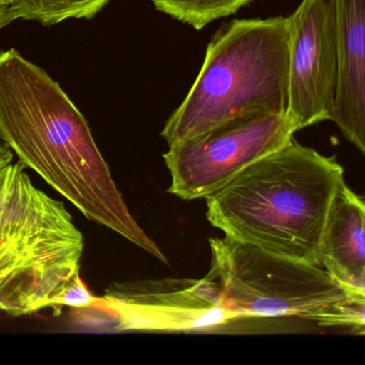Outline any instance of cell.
I'll use <instances>...</instances> for the list:
<instances>
[{
  "instance_id": "14",
  "label": "cell",
  "mask_w": 365,
  "mask_h": 365,
  "mask_svg": "<svg viewBox=\"0 0 365 365\" xmlns=\"http://www.w3.org/2000/svg\"><path fill=\"white\" fill-rule=\"evenodd\" d=\"M14 155L11 149L3 140H0V170L11 164L14 161Z\"/></svg>"
},
{
  "instance_id": "12",
  "label": "cell",
  "mask_w": 365,
  "mask_h": 365,
  "mask_svg": "<svg viewBox=\"0 0 365 365\" xmlns=\"http://www.w3.org/2000/svg\"><path fill=\"white\" fill-rule=\"evenodd\" d=\"M159 11L190 25L204 29L213 21L236 14L253 0H151Z\"/></svg>"
},
{
  "instance_id": "7",
  "label": "cell",
  "mask_w": 365,
  "mask_h": 365,
  "mask_svg": "<svg viewBox=\"0 0 365 365\" xmlns=\"http://www.w3.org/2000/svg\"><path fill=\"white\" fill-rule=\"evenodd\" d=\"M119 331L204 330L236 319L219 286L202 279H164L114 283L85 309Z\"/></svg>"
},
{
  "instance_id": "15",
  "label": "cell",
  "mask_w": 365,
  "mask_h": 365,
  "mask_svg": "<svg viewBox=\"0 0 365 365\" xmlns=\"http://www.w3.org/2000/svg\"><path fill=\"white\" fill-rule=\"evenodd\" d=\"M9 16H8V6L0 5V29L10 24Z\"/></svg>"
},
{
  "instance_id": "6",
  "label": "cell",
  "mask_w": 365,
  "mask_h": 365,
  "mask_svg": "<svg viewBox=\"0 0 365 365\" xmlns=\"http://www.w3.org/2000/svg\"><path fill=\"white\" fill-rule=\"evenodd\" d=\"M296 132L287 114L252 115L170 145L163 155L172 177L168 192L185 200L206 198Z\"/></svg>"
},
{
  "instance_id": "5",
  "label": "cell",
  "mask_w": 365,
  "mask_h": 365,
  "mask_svg": "<svg viewBox=\"0 0 365 365\" xmlns=\"http://www.w3.org/2000/svg\"><path fill=\"white\" fill-rule=\"evenodd\" d=\"M208 277L235 317L299 316L364 333L365 299L348 294L322 267L228 237L209 239Z\"/></svg>"
},
{
  "instance_id": "10",
  "label": "cell",
  "mask_w": 365,
  "mask_h": 365,
  "mask_svg": "<svg viewBox=\"0 0 365 365\" xmlns=\"http://www.w3.org/2000/svg\"><path fill=\"white\" fill-rule=\"evenodd\" d=\"M364 239V200L344 180L329 210L318 266L348 294L359 299H365Z\"/></svg>"
},
{
  "instance_id": "13",
  "label": "cell",
  "mask_w": 365,
  "mask_h": 365,
  "mask_svg": "<svg viewBox=\"0 0 365 365\" xmlns=\"http://www.w3.org/2000/svg\"><path fill=\"white\" fill-rule=\"evenodd\" d=\"M97 297L89 292L87 286L83 283L81 277H76L63 292L61 298V307H70L74 309H85L91 307Z\"/></svg>"
},
{
  "instance_id": "2",
  "label": "cell",
  "mask_w": 365,
  "mask_h": 365,
  "mask_svg": "<svg viewBox=\"0 0 365 365\" xmlns=\"http://www.w3.org/2000/svg\"><path fill=\"white\" fill-rule=\"evenodd\" d=\"M344 168L335 157L288 143L205 200L207 220L225 237L317 264Z\"/></svg>"
},
{
  "instance_id": "1",
  "label": "cell",
  "mask_w": 365,
  "mask_h": 365,
  "mask_svg": "<svg viewBox=\"0 0 365 365\" xmlns=\"http://www.w3.org/2000/svg\"><path fill=\"white\" fill-rule=\"evenodd\" d=\"M0 140L87 219L168 262L130 212L82 113L16 48L0 52Z\"/></svg>"
},
{
  "instance_id": "8",
  "label": "cell",
  "mask_w": 365,
  "mask_h": 365,
  "mask_svg": "<svg viewBox=\"0 0 365 365\" xmlns=\"http://www.w3.org/2000/svg\"><path fill=\"white\" fill-rule=\"evenodd\" d=\"M288 21L286 114L298 132L329 120L332 113L337 69L332 0H302Z\"/></svg>"
},
{
  "instance_id": "11",
  "label": "cell",
  "mask_w": 365,
  "mask_h": 365,
  "mask_svg": "<svg viewBox=\"0 0 365 365\" xmlns=\"http://www.w3.org/2000/svg\"><path fill=\"white\" fill-rule=\"evenodd\" d=\"M110 0H14L8 6L10 22L36 21L46 26L59 24L70 19L91 20Z\"/></svg>"
},
{
  "instance_id": "3",
  "label": "cell",
  "mask_w": 365,
  "mask_h": 365,
  "mask_svg": "<svg viewBox=\"0 0 365 365\" xmlns=\"http://www.w3.org/2000/svg\"><path fill=\"white\" fill-rule=\"evenodd\" d=\"M288 16L235 20L207 46L200 74L161 132L168 146L241 117L286 114Z\"/></svg>"
},
{
  "instance_id": "4",
  "label": "cell",
  "mask_w": 365,
  "mask_h": 365,
  "mask_svg": "<svg viewBox=\"0 0 365 365\" xmlns=\"http://www.w3.org/2000/svg\"><path fill=\"white\" fill-rule=\"evenodd\" d=\"M25 168L20 161L8 166L0 209V309L58 314L61 296L81 277L84 237L63 202L38 189Z\"/></svg>"
},
{
  "instance_id": "9",
  "label": "cell",
  "mask_w": 365,
  "mask_h": 365,
  "mask_svg": "<svg viewBox=\"0 0 365 365\" xmlns=\"http://www.w3.org/2000/svg\"><path fill=\"white\" fill-rule=\"evenodd\" d=\"M336 91L329 120L365 153V0H332Z\"/></svg>"
},
{
  "instance_id": "16",
  "label": "cell",
  "mask_w": 365,
  "mask_h": 365,
  "mask_svg": "<svg viewBox=\"0 0 365 365\" xmlns=\"http://www.w3.org/2000/svg\"><path fill=\"white\" fill-rule=\"evenodd\" d=\"M14 0H0V5L1 6H10L14 4Z\"/></svg>"
}]
</instances>
